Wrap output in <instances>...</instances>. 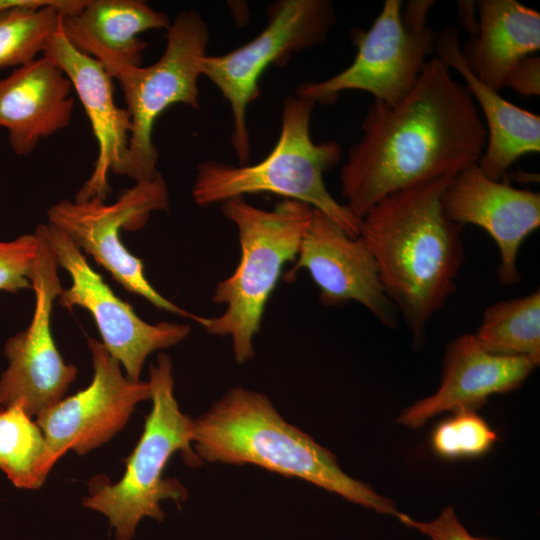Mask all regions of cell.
Returning a JSON list of instances; mask_svg holds the SVG:
<instances>
[{"mask_svg":"<svg viewBox=\"0 0 540 540\" xmlns=\"http://www.w3.org/2000/svg\"><path fill=\"white\" fill-rule=\"evenodd\" d=\"M361 128L339 175L345 205L359 219L398 190L456 176L478 162L487 140L468 88L437 57L428 60L402 101L374 100Z\"/></svg>","mask_w":540,"mask_h":540,"instance_id":"1","label":"cell"},{"mask_svg":"<svg viewBox=\"0 0 540 540\" xmlns=\"http://www.w3.org/2000/svg\"><path fill=\"white\" fill-rule=\"evenodd\" d=\"M454 177H434L398 190L361 219L359 236L415 347L423 345L429 321L455 290L464 262L462 226L447 217L442 203Z\"/></svg>","mask_w":540,"mask_h":540,"instance_id":"2","label":"cell"},{"mask_svg":"<svg viewBox=\"0 0 540 540\" xmlns=\"http://www.w3.org/2000/svg\"><path fill=\"white\" fill-rule=\"evenodd\" d=\"M192 446L208 463L252 464L307 481L380 514L398 516L394 503L346 474L336 456L287 422L263 393L227 391L194 419Z\"/></svg>","mask_w":540,"mask_h":540,"instance_id":"3","label":"cell"},{"mask_svg":"<svg viewBox=\"0 0 540 540\" xmlns=\"http://www.w3.org/2000/svg\"><path fill=\"white\" fill-rule=\"evenodd\" d=\"M314 103L298 95L283 100L281 130L272 151L260 162L232 165L207 160L197 165L191 191L201 207L221 204L235 197L271 193L308 204L358 237L361 219L328 191L323 175L341 158L335 141L315 143L310 134Z\"/></svg>","mask_w":540,"mask_h":540,"instance_id":"4","label":"cell"},{"mask_svg":"<svg viewBox=\"0 0 540 540\" xmlns=\"http://www.w3.org/2000/svg\"><path fill=\"white\" fill-rule=\"evenodd\" d=\"M221 210L237 229L241 256L234 272L213 291L212 301L224 305V312L194 321L209 334L231 337L234 358L244 364L255 355L253 341L266 304L283 266L296 260L313 208L283 199L265 210L235 197L221 203Z\"/></svg>","mask_w":540,"mask_h":540,"instance_id":"5","label":"cell"},{"mask_svg":"<svg viewBox=\"0 0 540 540\" xmlns=\"http://www.w3.org/2000/svg\"><path fill=\"white\" fill-rule=\"evenodd\" d=\"M148 382L152 409L141 438L126 461L123 477L115 484L94 478L89 496L83 499L85 507L107 517L115 540H132L138 524L146 517L162 521V500L187 499V490L178 480L163 477L175 452L181 451L192 466L202 462L191 448L194 419L181 412L174 396L172 361L167 354L158 355Z\"/></svg>","mask_w":540,"mask_h":540,"instance_id":"6","label":"cell"},{"mask_svg":"<svg viewBox=\"0 0 540 540\" xmlns=\"http://www.w3.org/2000/svg\"><path fill=\"white\" fill-rule=\"evenodd\" d=\"M434 1L385 0L367 31L353 35L357 53L341 72L318 82H306L296 95L329 105L341 92L359 90L387 105L402 101L415 86L428 56L434 51L436 33L426 24Z\"/></svg>","mask_w":540,"mask_h":540,"instance_id":"7","label":"cell"},{"mask_svg":"<svg viewBox=\"0 0 540 540\" xmlns=\"http://www.w3.org/2000/svg\"><path fill=\"white\" fill-rule=\"evenodd\" d=\"M264 29L252 40L221 55H206L201 74L227 100L232 114L231 143L239 165L249 164L247 110L260 94L259 80L271 65L322 43L336 22L329 0H279L267 10Z\"/></svg>","mask_w":540,"mask_h":540,"instance_id":"8","label":"cell"},{"mask_svg":"<svg viewBox=\"0 0 540 540\" xmlns=\"http://www.w3.org/2000/svg\"><path fill=\"white\" fill-rule=\"evenodd\" d=\"M208 41L209 28L202 16L194 10L181 11L166 30L160 58L149 66L131 67L116 78L132 123L124 175L135 183L159 174L152 138L158 117L177 103L199 108L198 79Z\"/></svg>","mask_w":540,"mask_h":540,"instance_id":"9","label":"cell"},{"mask_svg":"<svg viewBox=\"0 0 540 540\" xmlns=\"http://www.w3.org/2000/svg\"><path fill=\"white\" fill-rule=\"evenodd\" d=\"M169 193L159 173L124 190L112 204L94 197L85 201L63 199L52 205L48 223L61 230L84 253L110 273L130 293L158 309L195 319L196 315L163 297L147 280L143 261L120 240V229L139 230L153 212L167 210Z\"/></svg>","mask_w":540,"mask_h":540,"instance_id":"10","label":"cell"},{"mask_svg":"<svg viewBox=\"0 0 540 540\" xmlns=\"http://www.w3.org/2000/svg\"><path fill=\"white\" fill-rule=\"evenodd\" d=\"M34 234L38 247L30 281L35 308L28 328L6 341L8 367L0 377V407L19 404L30 417L62 400L78 372L64 362L52 335L53 302L63 288L45 224L38 225Z\"/></svg>","mask_w":540,"mask_h":540,"instance_id":"11","label":"cell"},{"mask_svg":"<svg viewBox=\"0 0 540 540\" xmlns=\"http://www.w3.org/2000/svg\"><path fill=\"white\" fill-rule=\"evenodd\" d=\"M45 229L58 266L71 277L70 287L63 288L57 297L59 304L69 310L78 306L90 312L101 343L124 367L128 379L140 380L148 355L175 346L188 336V324L145 322L112 291L68 236L49 223Z\"/></svg>","mask_w":540,"mask_h":540,"instance_id":"12","label":"cell"},{"mask_svg":"<svg viewBox=\"0 0 540 540\" xmlns=\"http://www.w3.org/2000/svg\"><path fill=\"white\" fill-rule=\"evenodd\" d=\"M93 365L91 383L37 416L52 465L67 451L84 455L124 428L135 406L151 398L148 381L123 375L120 363L101 341L88 340Z\"/></svg>","mask_w":540,"mask_h":540,"instance_id":"13","label":"cell"},{"mask_svg":"<svg viewBox=\"0 0 540 540\" xmlns=\"http://www.w3.org/2000/svg\"><path fill=\"white\" fill-rule=\"evenodd\" d=\"M294 262L286 277L292 280L298 270H307L320 290L322 304L340 306L355 301L383 325H397L398 313L365 241L350 236L318 210L313 209Z\"/></svg>","mask_w":540,"mask_h":540,"instance_id":"14","label":"cell"},{"mask_svg":"<svg viewBox=\"0 0 540 540\" xmlns=\"http://www.w3.org/2000/svg\"><path fill=\"white\" fill-rule=\"evenodd\" d=\"M442 203L454 223L462 227L473 224L489 234L499 250L500 283L516 284L521 278L517 267L520 247L540 225V194L492 179L474 163L451 180Z\"/></svg>","mask_w":540,"mask_h":540,"instance_id":"15","label":"cell"},{"mask_svg":"<svg viewBox=\"0 0 540 540\" xmlns=\"http://www.w3.org/2000/svg\"><path fill=\"white\" fill-rule=\"evenodd\" d=\"M43 55L52 59L69 78L90 121L98 154L90 177L76 194V201L94 197L106 200L111 188L109 173L124 175L131 117L116 105L113 78L95 59L77 51L61 28L47 43Z\"/></svg>","mask_w":540,"mask_h":540,"instance_id":"16","label":"cell"},{"mask_svg":"<svg viewBox=\"0 0 540 540\" xmlns=\"http://www.w3.org/2000/svg\"><path fill=\"white\" fill-rule=\"evenodd\" d=\"M538 364L529 357L490 354L478 346L472 334H462L446 348L437 391L403 410L398 423L418 428L446 411H476L489 396L518 388Z\"/></svg>","mask_w":540,"mask_h":540,"instance_id":"17","label":"cell"},{"mask_svg":"<svg viewBox=\"0 0 540 540\" xmlns=\"http://www.w3.org/2000/svg\"><path fill=\"white\" fill-rule=\"evenodd\" d=\"M72 84L64 71L42 55L0 78V127L18 156L69 126L74 108Z\"/></svg>","mask_w":540,"mask_h":540,"instance_id":"18","label":"cell"},{"mask_svg":"<svg viewBox=\"0 0 540 540\" xmlns=\"http://www.w3.org/2000/svg\"><path fill=\"white\" fill-rule=\"evenodd\" d=\"M170 23L166 13L142 0H85L77 12L61 17L60 28L77 51L95 59L116 79L141 65L147 43L139 35L167 30Z\"/></svg>","mask_w":540,"mask_h":540,"instance_id":"19","label":"cell"},{"mask_svg":"<svg viewBox=\"0 0 540 540\" xmlns=\"http://www.w3.org/2000/svg\"><path fill=\"white\" fill-rule=\"evenodd\" d=\"M434 51L447 67L458 71L480 105L487 140L477 164L488 177L501 180L520 157L540 151V117L507 101L471 72L461 52L457 28L446 27L436 33Z\"/></svg>","mask_w":540,"mask_h":540,"instance_id":"20","label":"cell"},{"mask_svg":"<svg viewBox=\"0 0 540 540\" xmlns=\"http://www.w3.org/2000/svg\"><path fill=\"white\" fill-rule=\"evenodd\" d=\"M477 33L461 46L471 72L500 91L507 75L540 48V13L516 0H480Z\"/></svg>","mask_w":540,"mask_h":540,"instance_id":"21","label":"cell"},{"mask_svg":"<svg viewBox=\"0 0 540 540\" xmlns=\"http://www.w3.org/2000/svg\"><path fill=\"white\" fill-rule=\"evenodd\" d=\"M484 351L540 361V293L503 300L487 307L472 334Z\"/></svg>","mask_w":540,"mask_h":540,"instance_id":"22","label":"cell"},{"mask_svg":"<svg viewBox=\"0 0 540 540\" xmlns=\"http://www.w3.org/2000/svg\"><path fill=\"white\" fill-rule=\"evenodd\" d=\"M19 404L0 407V469L17 488L37 489L53 467L38 424Z\"/></svg>","mask_w":540,"mask_h":540,"instance_id":"23","label":"cell"},{"mask_svg":"<svg viewBox=\"0 0 540 540\" xmlns=\"http://www.w3.org/2000/svg\"><path fill=\"white\" fill-rule=\"evenodd\" d=\"M61 17L53 7L0 12V69L17 68L36 59L59 30Z\"/></svg>","mask_w":540,"mask_h":540,"instance_id":"24","label":"cell"},{"mask_svg":"<svg viewBox=\"0 0 540 540\" xmlns=\"http://www.w3.org/2000/svg\"><path fill=\"white\" fill-rule=\"evenodd\" d=\"M436 426L431 436L433 450L446 459L472 458L487 453L497 434L475 410L459 409Z\"/></svg>","mask_w":540,"mask_h":540,"instance_id":"25","label":"cell"},{"mask_svg":"<svg viewBox=\"0 0 540 540\" xmlns=\"http://www.w3.org/2000/svg\"><path fill=\"white\" fill-rule=\"evenodd\" d=\"M38 247L37 236L24 234L11 241H0V291L17 293L31 289Z\"/></svg>","mask_w":540,"mask_h":540,"instance_id":"26","label":"cell"},{"mask_svg":"<svg viewBox=\"0 0 540 540\" xmlns=\"http://www.w3.org/2000/svg\"><path fill=\"white\" fill-rule=\"evenodd\" d=\"M397 517L404 525L418 530L432 540H489L471 535L457 518L452 506L444 508L432 521H418L400 512Z\"/></svg>","mask_w":540,"mask_h":540,"instance_id":"27","label":"cell"},{"mask_svg":"<svg viewBox=\"0 0 540 540\" xmlns=\"http://www.w3.org/2000/svg\"><path fill=\"white\" fill-rule=\"evenodd\" d=\"M505 87H510L524 96L540 94V59L527 56L521 59L509 72Z\"/></svg>","mask_w":540,"mask_h":540,"instance_id":"28","label":"cell"},{"mask_svg":"<svg viewBox=\"0 0 540 540\" xmlns=\"http://www.w3.org/2000/svg\"><path fill=\"white\" fill-rule=\"evenodd\" d=\"M85 0H0V12L16 8H55L62 16L77 12Z\"/></svg>","mask_w":540,"mask_h":540,"instance_id":"29","label":"cell"}]
</instances>
